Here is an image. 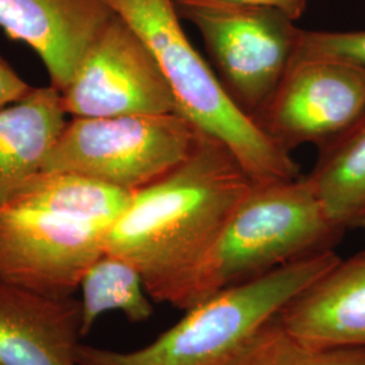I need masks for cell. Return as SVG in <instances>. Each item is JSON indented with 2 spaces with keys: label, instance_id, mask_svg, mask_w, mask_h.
<instances>
[{
  "label": "cell",
  "instance_id": "cell-16",
  "mask_svg": "<svg viewBox=\"0 0 365 365\" xmlns=\"http://www.w3.org/2000/svg\"><path fill=\"white\" fill-rule=\"evenodd\" d=\"M81 294V337L106 313L120 312L133 324L146 322L153 303L143 276L129 261L105 252L92 264L78 286Z\"/></svg>",
  "mask_w": 365,
  "mask_h": 365
},
{
  "label": "cell",
  "instance_id": "cell-20",
  "mask_svg": "<svg viewBox=\"0 0 365 365\" xmlns=\"http://www.w3.org/2000/svg\"><path fill=\"white\" fill-rule=\"evenodd\" d=\"M31 90L33 87L0 56V108L22 99Z\"/></svg>",
  "mask_w": 365,
  "mask_h": 365
},
{
  "label": "cell",
  "instance_id": "cell-9",
  "mask_svg": "<svg viewBox=\"0 0 365 365\" xmlns=\"http://www.w3.org/2000/svg\"><path fill=\"white\" fill-rule=\"evenodd\" d=\"M108 229L48 212L0 209V283L71 298L106 252Z\"/></svg>",
  "mask_w": 365,
  "mask_h": 365
},
{
  "label": "cell",
  "instance_id": "cell-14",
  "mask_svg": "<svg viewBox=\"0 0 365 365\" xmlns=\"http://www.w3.org/2000/svg\"><path fill=\"white\" fill-rule=\"evenodd\" d=\"M131 194L76 172L41 170L7 206L48 212L110 232L128 207Z\"/></svg>",
  "mask_w": 365,
  "mask_h": 365
},
{
  "label": "cell",
  "instance_id": "cell-12",
  "mask_svg": "<svg viewBox=\"0 0 365 365\" xmlns=\"http://www.w3.org/2000/svg\"><path fill=\"white\" fill-rule=\"evenodd\" d=\"M295 337L324 348H365V252L339 259L276 315Z\"/></svg>",
  "mask_w": 365,
  "mask_h": 365
},
{
  "label": "cell",
  "instance_id": "cell-6",
  "mask_svg": "<svg viewBox=\"0 0 365 365\" xmlns=\"http://www.w3.org/2000/svg\"><path fill=\"white\" fill-rule=\"evenodd\" d=\"M178 9L197 29L232 101L255 120L291 66L302 29L269 7L178 3Z\"/></svg>",
  "mask_w": 365,
  "mask_h": 365
},
{
  "label": "cell",
  "instance_id": "cell-15",
  "mask_svg": "<svg viewBox=\"0 0 365 365\" xmlns=\"http://www.w3.org/2000/svg\"><path fill=\"white\" fill-rule=\"evenodd\" d=\"M307 178L336 226L344 232L365 229V114L349 130L319 148Z\"/></svg>",
  "mask_w": 365,
  "mask_h": 365
},
{
  "label": "cell",
  "instance_id": "cell-19",
  "mask_svg": "<svg viewBox=\"0 0 365 365\" xmlns=\"http://www.w3.org/2000/svg\"><path fill=\"white\" fill-rule=\"evenodd\" d=\"M310 0H180L178 3H200V4H223L245 7H269L286 14L295 22L306 13Z\"/></svg>",
  "mask_w": 365,
  "mask_h": 365
},
{
  "label": "cell",
  "instance_id": "cell-11",
  "mask_svg": "<svg viewBox=\"0 0 365 365\" xmlns=\"http://www.w3.org/2000/svg\"><path fill=\"white\" fill-rule=\"evenodd\" d=\"M80 300L0 283V365H78Z\"/></svg>",
  "mask_w": 365,
  "mask_h": 365
},
{
  "label": "cell",
  "instance_id": "cell-18",
  "mask_svg": "<svg viewBox=\"0 0 365 365\" xmlns=\"http://www.w3.org/2000/svg\"><path fill=\"white\" fill-rule=\"evenodd\" d=\"M297 52L339 58L365 71V30H302Z\"/></svg>",
  "mask_w": 365,
  "mask_h": 365
},
{
  "label": "cell",
  "instance_id": "cell-2",
  "mask_svg": "<svg viewBox=\"0 0 365 365\" xmlns=\"http://www.w3.org/2000/svg\"><path fill=\"white\" fill-rule=\"evenodd\" d=\"M344 230L327 217L306 176L255 182L187 288L180 310L226 288L334 250Z\"/></svg>",
  "mask_w": 365,
  "mask_h": 365
},
{
  "label": "cell",
  "instance_id": "cell-5",
  "mask_svg": "<svg viewBox=\"0 0 365 365\" xmlns=\"http://www.w3.org/2000/svg\"><path fill=\"white\" fill-rule=\"evenodd\" d=\"M203 134L179 113L72 118L42 170L76 172L134 192L180 165Z\"/></svg>",
  "mask_w": 365,
  "mask_h": 365
},
{
  "label": "cell",
  "instance_id": "cell-4",
  "mask_svg": "<svg viewBox=\"0 0 365 365\" xmlns=\"http://www.w3.org/2000/svg\"><path fill=\"white\" fill-rule=\"evenodd\" d=\"M339 259L336 250H330L222 289L187 309L178 324L135 351L120 352L80 344L78 364L222 365Z\"/></svg>",
  "mask_w": 365,
  "mask_h": 365
},
{
  "label": "cell",
  "instance_id": "cell-1",
  "mask_svg": "<svg viewBox=\"0 0 365 365\" xmlns=\"http://www.w3.org/2000/svg\"><path fill=\"white\" fill-rule=\"evenodd\" d=\"M255 182L235 155L203 134L185 161L131 194L106 252L133 264L153 302L179 309L200 264Z\"/></svg>",
  "mask_w": 365,
  "mask_h": 365
},
{
  "label": "cell",
  "instance_id": "cell-10",
  "mask_svg": "<svg viewBox=\"0 0 365 365\" xmlns=\"http://www.w3.org/2000/svg\"><path fill=\"white\" fill-rule=\"evenodd\" d=\"M113 15L105 0H0V29L37 53L60 92Z\"/></svg>",
  "mask_w": 365,
  "mask_h": 365
},
{
  "label": "cell",
  "instance_id": "cell-21",
  "mask_svg": "<svg viewBox=\"0 0 365 365\" xmlns=\"http://www.w3.org/2000/svg\"><path fill=\"white\" fill-rule=\"evenodd\" d=\"M176 1H180V0H176Z\"/></svg>",
  "mask_w": 365,
  "mask_h": 365
},
{
  "label": "cell",
  "instance_id": "cell-17",
  "mask_svg": "<svg viewBox=\"0 0 365 365\" xmlns=\"http://www.w3.org/2000/svg\"><path fill=\"white\" fill-rule=\"evenodd\" d=\"M222 365H365V348L314 346L274 317Z\"/></svg>",
  "mask_w": 365,
  "mask_h": 365
},
{
  "label": "cell",
  "instance_id": "cell-13",
  "mask_svg": "<svg viewBox=\"0 0 365 365\" xmlns=\"http://www.w3.org/2000/svg\"><path fill=\"white\" fill-rule=\"evenodd\" d=\"M61 92L53 86L34 88L0 108V209L42 164L66 125Z\"/></svg>",
  "mask_w": 365,
  "mask_h": 365
},
{
  "label": "cell",
  "instance_id": "cell-7",
  "mask_svg": "<svg viewBox=\"0 0 365 365\" xmlns=\"http://www.w3.org/2000/svg\"><path fill=\"white\" fill-rule=\"evenodd\" d=\"M364 114V69L339 58L297 52L255 122L291 155L300 145L325 146Z\"/></svg>",
  "mask_w": 365,
  "mask_h": 365
},
{
  "label": "cell",
  "instance_id": "cell-3",
  "mask_svg": "<svg viewBox=\"0 0 365 365\" xmlns=\"http://www.w3.org/2000/svg\"><path fill=\"white\" fill-rule=\"evenodd\" d=\"M153 54L170 84L178 113L225 145L255 182L300 176L289 153L242 113L215 71L188 38L176 0H105Z\"/></svg>",
  "mask_w": 365,
  "mask_h": 365
},
{
  "label": "cell",
  "instance_id": "cell-8",
  "mask_svg": "<svg viewBox=\"0 0 365 365\" xmlns=\"http://www.w3.org/2000/svg\"><path fill=\"white\" fill-rule=\"evenodd\" d=\"M61 98L73 118L178 113L153 54L115 14L92 42Z\"/></svg>",
  "mask_w": 365,
  "mask_h": 365
}]
</instances>
